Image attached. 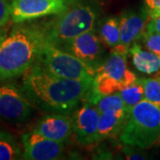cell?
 Instances as JSON below:
<instances>
[{
  "label": "cell",
  "mask_w": 160,
  "mask_h": 160,
  "mask_svg": "<svg viewBox=\"0 0 160 160\" xmlns=\"http://www.w3.org/2000/svg\"><path fill=\"white\" fill-rule=\"evenodd\" d=\"M92 84V80L60 78L37 63L26 72L23 92L31 102L41 109L69 112L85 99Z\"/></svg>",
  "instance_id": "1"
},
{
  "label": "cell",
  "mask_w": 160,
  "mask_h": 160,
  "mask_svg": "<svg viewBox=\"0 0 160 160\" xmlns=\"http://www.w3.org/2000/svg\"><path fill=\"white\" fill-rule=\"evenodd\" d=\"M46 43V30L34 25H18L0 38V80L29 71L38 62Z\"/></svg>",
  "instance_id": "2"
},
{
  "label": "cell",
  "mask_w": 160,
  "mask_h": 160,
  "mask_svg": "<svg viewBox=\"0 0 160 160\" xmlns=\"http://www.w3.org/2000/svg\"><path fill=\"white\" fill-rule=\"evenodd\" d=\"M128 48L118 46L113 48L109 57L99 67L97 74L84 100L94 103L99 98L119 92L126 86L137 81V77L127 68Z\"/></svg>",
  "instance_id": "3"
},
{
  "label": "cell",
  "mask_w": 160,
  "mask_h": 160,
  "mask_svg": "<svg viewBox=\"0 0 160 160\" xmlns=\"http://www.w3.org/2000/svg\"><path fill=\"white\" fill-rule=\"evenodd\" d=\"M159 134L160 105L143 100L131 109L120 140L125 144L148 149Z\"/></svg>",
  "instance_id": "4"
},
{
  "label": "cell",
  "mask_w": 160,
  "mask_h": 160,
  "mask_svg": "<svg viewBox=\"0 0 160 160\" xmlns=\"http://www.w3.org/2000/svg\"><path fill=\"white\" fill-rule=\"evenodd\" d=\"M97 20L94 8L87 5H77L67 7L59 13L46 29V41L60 46L76 37L92 30Z\"/></svg>",
  "instance_id": "5"
},
{
  "label": "cell",
  "mask_w": 160,
  "mask_h": 160,
  "mask_svg": "<svg viewBox=\"0 0 160 160\" xmlns=\"http://www.w3.org/2000/svg\"><path fill=\"white\" fill-rule=\"evenodd\" d=\"M38 62L52 74L68 79L93 81L99 69L47 41Z\"/></svg>",
  "instance_id": "6"
},
{
  "label": "cell",
  "mask_w": 160,
  "mask_h": 160,
  "mask_svg": "<svg viewBox=\"0 0 160 160\" xmlns=\"http://www.w3.org/2000/svg\"><path fill=\"white\" fill-rule=\"evenodd\" d=\"M33 112V103L24 92L11 84L0 85V120L22 124L29 119Z\"/></svg>",
  "instance_id": "7"
},
{
  "label": "cell",
  "mask_w": 160,
  "mask_h": 160,
  "mask_svg": "<svg viewBox=\"0 0 160 160\" xmlns=\"http://www.w3.org/2000/svg\"><path fill=\"white\" fill-rule=\"evenodd\" d=\"M67 7L66 0H12L11 19L13 22L22 23L51 14H59Z\"/></svg>",
  "instance_id": "8"
},
{
  "label": "cell",
  "mask_w": 160,
  "mask_h": 160,
  "mask_svg": "<svg viewBox=\"0 0 160 160\" xmlns=\"http://www.w3.org/2000/svg\"><path fill=\"white\" fill-rule=\"evenodd\" d=\"M60 46L92 66L99 68L103 63L104 48L93 29L79 35Z\"/></svg>",
  "instance_id": "9"
},
{
  "label": "cell",
  "mask_w": 160,
  "mask_h": 160,
  "mask_svg": "<svg viewBox=\"0 0 160 160\" xmlns=\"http://www.w3.org/2000/svg\"><path fill=\"white\" fill-rule=\"evenodd\" d=\"M22 142L23 159L56 160L62 158L63 155V142L48 139L34 131L24 133Z\"/></svg>",
  "instance_id": "10"
},
{
  "label": "cell",
  "mask_w": 160,
  "mask_h": 160,
  "mask_svg": "<svg viewBox=\"0 0 160 160\" xmlns=\"http://www.w3.org/2000/svg\"><path fill=\"white\" fill-rule=\"evenodd\" d=\"M100 112L93 103L84 100L83 105L72 118L73 132L77 141L83 145L96 142L97 124Z\"/></svg>",
  "instance_id": "11"
},
{
  "label": "cell",
  "mask_w": 160,
  "mask_h": 160,
  "mask_svg": "<svg viewBox=\"0 0 160 160\" xmlns=\"http://www.w3.org/2000/svg\"><path fill=\"white\" fill-rule=\"evenodd\" d=\"M33 131L48 139L65 142L73 132L72 118L63 114L48 115L38 122Z\"/></svg>",
  "instance_id": "12"
},
{
  "label": "cell",
  "mask_w": 160,
  "mask_h": 160,
  "mask_svg": "<svg viewBox=\"0 0 160 160\" xmlns=\"http://www.w3.org/2000/svg\"><path fill=\"white\" fill-rule=\"evenodd\" d=\"M149 16L146 10L142 12L127 11L119 19L120 46L130 49L146 31Z\"/></svg>",
  "instance_id": "13"
},
{
  "label": "cell",
  "mask_w": 160,
  "mask_h": 160,
  "mask_svg": "<svg viewBox=\"0 0 160 160\" xmlns=\"http://www.w3.org/2000/svg\"><path fill=\"white\" fill-rule=\"evenodd\" d=\"M129 113L128 110L101 113L98 119L96 142L120 135L128 120Z\"/></svg>",
  "instance_id": "14"
},
{
  "label": "cell",
  "mask_w": 160,
  "mask_h": 160,
  "mask_svg": "<svg viewBox=\"0 0 160 160\" xmlns=\"http://www.w3.org/2000/svg\"><path fill=\"white\" fill-rule=\"evenodd\" d=\"M130 53L134 67L140 72L151 75L160 70V55L149 50H145L134 43L130 47Z\"/></svg>",
  "instance_id": "15"
},
{
  "label": "cell",
  "mask_w": 160,
  "mask_h": 160,
  "mask_svg": "<svg viewBox=\"0 0 160 160\" xmlns=\"http://www.w3.org/2000/svg\"><path fill=\"white\" fill-rule=\"evenodd\" d=\"M99 34L102 42L111 48L120 45L119 19L109 17L104 19L99 26Z\"/></svg>",
  "instance_id": "16"
},
{
  "label": "cell",
  "mask_w": 160,
  "mask_h": 160,
  "mask_svg": "<svg viewBox=\"0 0 160 160\" xmlns=\"http://www.w3.org/2000/svg\"><path fill=\"white\" fill-rule=\"evenodd\" d=\"M22 158V149L11 133L0 132V160H15Z\"/></svg>",
  "instance_id": "17"
},
{
  "label": "cell",
  "mask_w": 160,
  "mask_h": 160,
  "mask_svg": "<svg viewBox=\"0 0 160 160\" xmlns=\"http://www.w3.org/2000/svg\"><path fill=\"white\" fill-rule=\"evenodd\" d=\"M93 104L96 106L100 114L128 110L126 108L124 100L120 95L119 92H114V93L99 98Z\"/></svg>",
  "instance_id": "18"
},
{
  "label": "cell",
  "mask_w": 160,
  "mask_h": 160,
  "mask_svg": "<svg viewBox=\"0 0 160 160\" xmlns=\"http://www.w3.org/2000/svg\"><path fill=\"white\" fill-rule=\"evenodd\" d=\"M119 93L124 100L126 108L131 111L135 105L144 100V90L141 79H137L130 86H126L119 92Z\"/></svg>",
  "instance_id": "19"
},
{
  "label": "cell",
  "mask_w": 160,
  "mask_h": 160,
  "mask_svg": "<svg viewBox=\"0 0 160 160\" xmlns=\"http://www.w3.org/2000/svg\"><path fill=\"white\" fill-rule=\"evenodd\" d=\"M144 90V100L160 105V78H142Z\"/></svg>",
  "instance_id": "20"
},
{
  "label": "cell",
  "mask_w": 160,
  "mask_h": 160,
  "mask_svg": "<svg viewBox=\"0 0 160 160\" xmlns=\"http://www.w3.org/2000/svg\"><path fill=\"white\" fill-rule=\"evenodd\" d=\"M142 38L143 45L148 50L160 55V33H152L146 30Z\"/></svg>",
  "instance_id": "21"
},
{
  "label": "cell",
  "mask_w": 160,
  "mask_h": 160,
  "mask_svg": "<svg viewBox=\"0 0 160 160\" xmlns=\"http://www.w3.org/2000/svg\"><path fill=\"white\" fill-rule=\"evenodd\" d=\"M11 19V4L8 0H0V29L5 27Z\"/></svg>",
  "instance_id": "22"
},
{
  "label": "cell",
  "mask_w": 160,
  "mask_h": 160,
  "mask_svg": "<svg viewBox=\"0 0 160 160\" xmlns=\"http://www.w3.org/2000/svg\"><path fill=\"white\" fill-rule=\"evenodd\" d=\"M145 10L149 19L156 18L160 15V0H144Z\"/></svg>",
  "instance_id": "23"
},
{
  "label": "cell",
  "mask_w": 160,
  "mask_h": 160,
  "mask_svg": "<svg viewBox=\"0 0 160 160\" xmlns=\"http://www.w3.org/2000/svg\"><path fill=\"white\" fill-rule=\"evenodd\" d=\"M126 146L124 148V153L126 155L127 159H144V155L140 153L136 149H134L135 146H132L126 144Z\"/></svg>",
  "instance_id": "24"
},
{
  "label": "cell",
  "mask_w": 160,
  "mask_h": 160,
  "mask_svg": "<svg viewBox=\"0 0 160 160\" xmlns=\"http://www.w3.org/2000/svg\"><path fill=\"white\" fill-rule=\"evenodd\" d=\"M146 30L152 33H160V15L156 18L149 19Z\"/></svg>",
  "instance_id": "25"
},
{
  "label": "cell",
  "mask_w": 160,
  "mask_h": 160,
  "mask_svg": "<svg viewBox=\"0 0 160 160\" xmlns=\"http://www.w3.org/2000/svg\"><path fill=\"white\" fill-rule=\"evenodd\" d=\"M157 146H160V134H159V136L158 137V139L156 140V142H154V144H153V146H152V147H157Z\"/></svg>",
  "instance_id": "26"
},
{
  "label": "cell",
  "mask_w": 160,
  "mask_h": 160,
  "mask_svg": "<svg viewBox=\"0 0 160 160\" xmlns=\"http://www.w3.org/2000/svg\"></svg>",
  "instance_id": "27"
}]
</instances>
